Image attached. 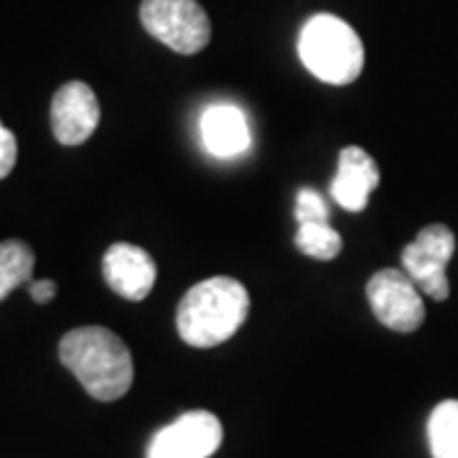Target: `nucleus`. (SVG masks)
Masks as SVG:
<instances>
[{
  "label": "nucleus",
  "mask_w": 458,
  "mask_h": 458,
  "mask_svg": "<svg viewBox=\"0 0 458 458\" xmlns=\"http://www.w3.org/2000/svg\"><path fill=\"white\" fill-rule=\"evenodd\" d=\"M59 360L99 403H114L131 390V349L110 328L82 327L69 331L59 342Z\"/></svg>",
  "instance_id": "nucleus-1"
},
{
  "label": "nucleus",
  "mask_w": 458,
  "mask_h": 458,
  "mask_svg": "<svg viewBox=\"0 0 458 458\" xmlns=\"http://www.w3.org/2000/svg\"><path fill=\"white\" fill-rule=\"evenodd\" d=\"M250 313V293L240 280L214 276L181 298L176 311L179 336L189 346L212 349L232 339Z\"/></svg>",
  "instance_id": "nucleus-2"
},
{
  "label": "nucleus",
  "mask_w": 458,
  "mask_h": 458,
  "mask_svg": "<svg viewBox=\"0 0 458 458\" xmlns=\"http://www.w3.org/2000/svg\"><path fill=\"white\" fill-rule=\"evenodd\" d=\"M298 56L316 80L327 84L354 82L364 66V47L357 31L331 13L306 21L298 36Z\"/></svg>",
  "instance_id": "nucleus-3"
},
{
  "label": "nucleus",
  "mask_w": 458,
  "mask_h": 458,
  "mask_svg": "<svg viewBox=\"0 0 458 458\" xmlns=\"http://www.w3.org/2000/svg\"><path fill=\"white\" fill-rule=\"evenodd\" d=\"M140 23L176 54H199L212 38V23L197 0H143Z\"/></svg>",
  "instance_id": "nucleus-4"
},
{
  "label": "nucleus",
  "mask_w": 458,
  "mask_h": 458,
  "mask_svg": "<svg viewBox=\"0 0 458 458\" xmlns=\"http://www.w3.org/2000/svg\"><path fill=\"white\" fill-rule=\"evenodd\" d=\"M367 301L382 327L397 334L418 331L426 321V306L420 288L412 283L405 270L385 267L377 270L367 283Z\"/></svg>",
  "instance_id": "nucleus-5"
},
{
  "label": "nucleus",
  "mask_w": 458,
  "mask_h": 458,
  "mask_svg": "<svg viewBox=\"0 0 458 458\" xmlns=\"http://www.w3.org/2000/svg\"><path fill=\"white\" fill-rule=\"evenodd\" d=\"M456 252V237L445 225H428L418 232V237L403 250V270L420 293L433 301H445L451 285L445 278V265Z\"/></svg>",
  "instance_id": "nucleus-6"
},
{
  "label": "nucleus",
  "mask_w": 458,
  "mask_h": 458,
  "mask_svg": "<svg viewBox=\"0 0 458 458\" xmlns=\"http://www.w3.org/2000/svg\"><path fill=\"white\" fill-rule=\"evenodd\" d=\"M222 436L225 430L214 412L191 410L153 436L146 458H209L222 445Z\"/></svg>",
  "instance_id": "nucleus-7"
},
{
  "label": "nucleus",
  "mask_w": 458,
  "mask_h": 458,
  "mask_svg": "<svg viewBox=\"0 0 458 458\" xmlns=\"http://www.w3.org/2000/svg\"><path fill=\"white\" fill-rule=\"evenodd\" d=\"M99 125V102L92 87L66 82L51 99V131L62 146H82Z\"/></svg>",
  "instance_id": "nucleus-8"
},
{
  "label": "nucleus",
  "mask_w": 458,
  "mask_h": 458,
  "mask_svg": "<svg viewBox=\"0 0 458 458\" xmlns=\"http://www.w3.org/2000/svg\"><path fill=\"white\" fill-rule=\"evenodd\" d=\"M102 276L114 293L125 301H143L156 285V262L143 247L114 242L102 258Z\"/></svg>",
  "instance_id": "nucleus-9"
},
{
  "label": "nucleus",
  "mask_w": 458,
  "mask_h": 458,
  "mask_svg": "<svg viewBox=\"0 0 458 458\" xmlns=\"http://www.w3.org/2000/svg\"><path fill=\"white\" fill-rule=\"evenodd\" d=\"M379 183L377 161L360 146L344 148L339 153V168L331 181V199L349 212H361Z\"/></svg>",
  "instance_id": "nucleus-10"
},
{
  "label": "nucleus",
  "mask_w": 458,
  "mask_h": 458,
  "mask_svg": "<svg viewBox=\"0 0 458 458\" xmlns=\"http://www.w3.org/2000/svg\"><path fill=\"white\" fill-rule=\"evenodd\" d=\"M201 140L216 158H234L250 148V123L247 114L229 102H216L201 114Z\"/></svg>",
  "instance_id": "nucleus-11"
},
{
  "label": "nucleus",
  "mask_w": 458,
  "mask_h": 458,
  "mask_svg": "<svg viewBox=\"0 0 458 458\" xmlns=\"http://www.w3.org/2000/svg\"><path fill=\"white\" fill-rule=\"evenodd\" d=\"M33 250L21 240L0 242V301L16 291L18 285L31 283L33 276Z\"/></svg>",
  "instance_id": "nucleus-12"
},
{
  "label": "nucleus",
  "mask_w": 458,
  "mask_h": 458,
  "mask_svg": "<svg viewBox=\"0 0 458 458\" xmlns=\"http://www.w3.org/2000/svg\"><path fill=\"white\" fill-rule=\"evenodd\" d=\"M428 443L433 458H458V400H445L430 412Z\"/></svg>",
  "instance_id": "nucleus-13"
},
{
  "label": "nucleus",
  "mask_w": 458,
  "mask_h": 458,
  "mask_svg": "<svg viewBox=\"0 0 458 458\" xmlns=\"http://www.w3.org/2000/svg\"><path fill=\"white\" fill-rule=\"evenodd\" d=\"M295 247L313 260H334L342 252V234L331 229L328 222H306L298 225Z\"/></svg>",
  "instance_id": "nucleus-14"
},
{
  "label": "nucleus",
  "mask_w": 458,
  "mask_h": 458,
  "mask_svg": "<svg viewBox=\"0 0 458 458\" xmlns=\"http://www.w3.org/2000/svg\"><path fill=\"white\" fill-rule=\"evenodd\" d=\"M331 209L328 201L313 189H301L295 197V222L306 225V222H328Z\"/></svg>",
  "instance_id": "nucleus-15"
},
{
  "label": "nucleus",
  "mask_w": 458,
  "mask_h": 458,
  "mask_svg": "<svg viewBox=\"0 0 458 458\" xmlns=\"http://www.w3.org/2000/svg\"><path fill=\"white\" fill-rule=\"evenodd\" d=\"M16 158H18L16 135H13V132L8 131V128L0 123V181L5 179V176L13 171Z\"/></svg>",
  "instance_id": "nucleus-16"
},
{
  "label": "nucleus",
  "mask_w": 458,
  "mask_h": 458,
  "mask_svg": "<svg viewBox=\"0 0 458 458\" xmlns=\"http://www.w3.org/2000/svg\"><path fill=\"white\" fill-rule=\"evenodd\" d=\"M29 293L36 303H51L54 295H56V283L54 280H31L29 283Z\"/></svg>",
  "instance_id": "nucleus-17"
}]
</instances>
